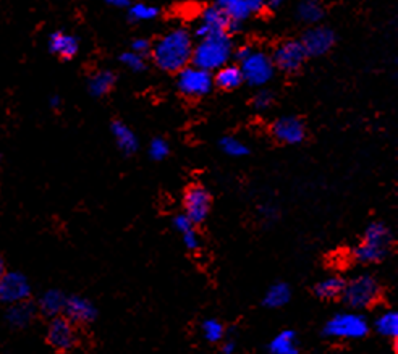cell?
Listing matches in <instances>:
<instances>
[{
    "instance_id": "1",
    "label": "cell",
    "mask_w": 398,
    "mask_h": 354,
    "mask_svg": "<svg viewBox=\"0 0 398 354\" xmlns=\"http://www.w3.org/2000/svg\"><path fill=\"white\" fill-rule=\"evenodd\" d=\"M193 47L191 33L184 28H175L153 44L150 57L159 70L178 73L184 67L191 65Z\"/></svg>"
},
{
    "instance_id": "2",
    "label": "cell",
    "mask_w": 398,
    "mask_h": 354,
    "mask_svg": "<svg viewBox=\"0 0 398 354\" xmlns=\"http://www.w3.org/2000/svg\"><path fill=\"white\" fill-rule=\"evenodd\" d=\"M233 55V41L228 33H214L198 39L193 47L191 65L206 71H217L227 65Z\"/></svg>"
},
{
    "instance_id": "3",
    "label": "cell",
    "mask_w": 398,
    "mask_h": 354,
    "mask_svg": "<svg viewBox=\"0 0 398 354\" xmlns=\"http://www.w3.org/2000/svg\"><path fill=\"white\" fill-rule=\"evenodd\" d=\"M392 246V233L382 222L369 223L363 240L353 249L354 259L361 264H376L388 254Z\"/></svg>"
},
{
    "instance_id": "4",
    "label": "cell",
    "mask_w": 398,
    "mask_h": 354,
    "mask_svg": "<svg viewBox=\"0 0 398 354\" xmlns=\"http://www.w3.org/2000/svg\"><path fill=\"white\" fill-rule=\"evenodd\" d=\"M379 298H381V286L372 275L363 274L349 281H345L342 299L354 310L371 308L377 303Z\"/></svg>"
},
{
    "instance_id": "5",
    "label": "cell",
    "mask_w": 398,
    "mask_h": 354,
    "mask_svg": "<svg viewBox=\"0 0 398 354\" xmlns=\"http://www.w3.org/2000/svg\"><path fill=\"white\" fill-rule=\"evenodd\" d=\"M369 332V322L363 314L352 312L335 314L327 320L324 327V335L335 339H359L364 338Z\"/></svg>"
},
{
    "instance_id": "6",
    "label": "cell",
    "mask_w": 398,
    "mask_h": 354,
    "mask_svg": "<svg viewBox=\"0 0 398 354\" xmlns=\"http://www.w3.org/2000/svg\"><path fill=\"white\" fill-rule=\"evenodd\" d=\"M238 67L241 70L243 81L254 87H264L275 73V67L269 53L256 51V48H251L250 53L241 58Z\"/></svg>"
},
{
    "instance_id": "7",
    "label": "cell",
    "mask_w": 398,
    "mask_h": 354,
    "mask_svg": "<svg viewBox=\"0 0 398 354\" xmlns=\"http://www.w3.org/2000/svg\"><path fill=\"white\" fill-rule=\"evenodd\" d=\"M177 87L187 97H204L212 91V73L194 65L184 67L177 73Z\"/></svg>"
},
{
    "instance_id": "8",
    "label": "cell",
    "mask_w": 398,
    "mask_h": 354,
    "mask_svg": "<svg viewBox=\"0 0 398 354\" xmlns=\"http://www.w3.org/2000/svg\"><path fill=\"white\" fill-rule=\"evenodd\" d=\"M272 63H274L275 68H279L280 71L284 73H296L300 71L303 65L308 60V55H306L303 46H301L300 41L296 39H288V41L280 42L279 46L275 47L274 53L270 55Z\"/></svg>"
},
{
    "instance_id": "9",
    "label": "cell",
    "mask_w": 398,
    "mask_h": 354,
    "mask_svg": "<svg viewBox=\"0 0 398 354\" xmlns=\"http://www.w3.org/2000/svg\"><path fill=\"white\" fill-rule=\"evenodd\" d=\"M212 206V196L202 184H191L183 194V209L184 215L191 220L194 225H199L206 220Z\"/></svg>"
},
{
    "instance_id": "10",
    "label": "cell",
    "mask_w": 398,
    "mask_h": 354,
    "mask_svg": "<svg viewBox=\"0 0 398 354\" xmlns=\"http://www.w3.org/2000/svg\"><path fill=\"white\" fill-rule=\"evenodd\" d=\"M270 134L275 141L282 144H301L306 139V125L300 116L295 115H285L277 118L274 123L270 125Z\"/></svg>"
},
{
    "instance_id": "11",
    "label": "cell",
    "mask_w": 398,
    "mask_h": 354,
    "mask_svg": "<svg viewBox=\"0 0 398 354\" xmlns=\"http://www.w3.org/2000/svg\"><path fill=\"white\" fill-rule=\"evenodd\" d=\"M31 294V285L26 276L19 272H5L0 276V301L5 304H17L28 301Z\"/></svg>"
},
{
    "instance_id": "12",
    "label": "cell",
    "mask_w": 398,
    "mask_h": 354,
    "mask_svg": "<svg viewBox=\"0 0 398 354\" xmlns=\"http://www.w3.org/2000/svg\"><path fill=\"white\" fill-rule=\"evenodd\" d=\"M300 42L308 58L322 57L335 46V33L325 26H311L300 39Z\"/></svg>"
},
{
    "instance_id": "13",
    "label": "cell",
    "mask_w": 398,
    "mask_h": 354,
    "mask_svg": "<svg viewBox=\"0 0 398 354\" xmlns=\"http://www.w3.org/2000/svg\"><path fill=\"white\" fill-rule=\"evenodd\" d=\"M236 29H240V28L235 26V24H233L230 19L223 15L220 8H217L216 5H212V7H207L202 10L201 21H199L198 26L194 28V37L202 39L214 33L230 34L233 31H236Z\"/></svg>"
},
{
    "instance_id": "14",
    "label": "cell",
    "mask_w": 398,
    "mask_h": 354,
    "mask_svg": "<svg viewBox=\"0 0 398 354\" xmlns=\"http://www.w3.org/2000/svg\"><path fill=\"white\" fill-rule=\"evenodd\" d=\"M47 339L58 351H68L76 343L75 324H71L67 317H53L47 328Z\"/></svg>"
},
{
    "instance_id": "15",
    "label": "cell",
    "mask_w": 398,
    "mask_h": 354,
    "mask_svg": "<svg viewBox=\"0 0 398 354\" xmlns=\"http://www.w3.org/2000/svg\"><path fill=\"white\" fill-rule=\"evenodd\" d=\"M49 52L62 60H71L80 52V39L67 31H53L47 39Z\"/></svg>"
},
{
    "instance_id": "16",
    "label": "cell",
    "mask_w": 398,
    "mask_h": 354,
    "mask_svg": "<svg viewBox=\"0 0 398 354\" xmlns=\"http://www.w3.org/2000/svg\"><path fill=\"white\" fill-rule=\"evenodd\" d=\"M63 314L71 324H89L97 317V309L89 299L83 296H70L65 301Z\"/></svg>"
},
{
    "instance_id": "17",
    "label": "cell",
    "mask_w": 398,
    "mask_h": 354,
    "mask_svg": "<svg viewBox=\"0 0 398 354\" xmlns=\"http://www.w3.org/2000/svg\"><path fill=\"white\" fill-rule=\"evenodd\" d=\"M110 133L114 136L116 148L121 154L133 155L139 149V139L133 130L130 128L125 121L115 120L110 125Z\"/></svg>"
},
{
    "instance_id": "18",
    "label": "cell",
    "mask_w": 398,
    "mask_h": 354,
    "mask_svg": "<svg viewBox=\"0 0 398 354\" xmlns=\"http://www.w3.org/2000/svg\"><path fill=\"white\" fill-rule=\"evenodd\" d=\"M212 81H214V86H217L218 89H223V91H233L245 82L243 81L240 67L232 65V63H227V65L218 68L217 71H214Z\"/></svg>"
},
{
    "instance_id": "19",
    "label": "cell",
    "mask_w": 398,
    "mask_h": 354,
    "mask_svg": "<svg viewBox=\"0 0 398 354\" xmlns=\"http://www.w3.org/2000/svg\"><path fill=\"white\" fill-rule=\"evenodd\" d=\"M116 82V76L114 71L110 70H99L96 73H92L87 80V92L96 99L99 97H104L109 94V92L114 89Z\"/></svg>"
},
{
    "instance_id": "20",
    "label": "cell",
    "mask_w": 398,
    "mask_h": 354,
    "mask_svg": "<svg viewBox=\"0 0 398 354\" xmlns=\"http://www.w3.org/2000/svg\"><path fill=\"white\" fill-rule=\"evenodd\" d=\"M216 7L220 8L223 15L238 28L251 17V10L248 7L246 0H216Z\"/></svg>"
},
{
    "instance_id": "21",
    "label": "cell",
    "mask_w": 398,
    "mask_h": 354,
    "mask_svg": "<svg viewBox=\"0 0 398 354\" xmlns=\"http://www.w3.org/2000/svg\"><path fill=\"white\" fill-rule=\"evenodd\" d=\"M67 296L60 290H49L39 298V310L47 317H58L65 309Z\"/></svg>"
},
{
    "instance_id": "22",
    "label": "cell",
    "mask_w": 398,
    "mask_h": 354,
    "mask_svg": "<svg viewBox=\"0 0 398 354\" xmlns=\"http://www.w3.org/2000/svg\"><path fill=\"white\" fill-rule=\"evenodd\" d=\"M270 354H298L300 343L293 330H284L269 343Z\"/></svg>"
},
{
    "instance_id": "23",
    "label": "cell",
    "mask_w": 398,
    "mask_h": 354,
    "mask_svg": "<svg viewBox=\"0 0 398 354\" xmlns=\"http://www.w3.org/2000/svg\"><path fill=\"white\" fill-rule=\"evenodd\" d=\"M34 314H36V308L28 301H23V303L10 304L7 310V320L13 327L23 328L33 322Z\"/></svg>"
},
{
    "instance_id": "24",
    "label": "cell",
    "mask_w": 398,
    "mask_h": 354,
    "mask_svg": "<svg viewBox=\"0 0 398 354\" xmlns=\"http://www.w3.org/2000/svg\"><path fill=\"white\" fill-rule=\"evenodd\" d=\"M345 288V280L340 276H329V278L320 280L314 286V294L320 299H337L342 298Z\"/></svg>"
},
{
    "instance_id": "25",
    "label": "cell",
    "mask_w": 398,
    "mask_h": 354,
    "mask_svg": "<svg viewBox=\"0 0 398 354\" xmlns=\"http://www.w3.org/2000/svg\"><path fill=\"white\" fill-rule=\"evenodd\" d=\"M291 299V288L288 283H284V281H279V283H274L269 290L266 291L264 296V304L267 308H284L285 304H288Z\"/></svg>"
},
{
    "instance_id": "26",
    "label": "cell",
    "mask_w": 398,
    "mask_h": 354,
    "mask_svg": "<svg viewBox=\"0 0 398 354\" xmlns=\"http://www.w3.org/2000/svg\"><path fill=\"white\" fill-rule=\"evenodd\" d=\"M377 333L382 337L397 339L398 338V312L397 310H383L382 314L377 315L376 322H374Z\"/></svg>"
},
{
    "instance_id": "27",
    "label": "cell",
    "mask_w": 398,
    "mask_h": 354,
    "mask_svg": "<svg viewBox=\"0 0 398 354\" xmlns=\"http://www.w3.org/2000/svg\"><path fill=\"white\" fill-rule=\"evenodd\" d=\"M296 17L303 23L315 26L324 17V8L319 0H303L296 8Z\"/></svg>"
},
{
    "instance_id": "28",
    "label": "cell",
    "mask_w": 398,
    "mask_h": 354,
    "mask_svg": "<svg viewBox=\"0 0 398 354\" xmlns=\"http://www.w3.org/2000/svg\"><path fill=\"white\" fill-rule=\"evenodd\" d=\"M218 148L223 154H227L228 157H245V155L250 154V148L243 143L241 139L235 138V136H223V138L218 141Z\"/></svg>"
},
{
    "instance_id": "29",
    "label": "cell",
    "mask_w": 398,
    "mask_h": 354,
    "mask_svg": "<svg viewBox=\"0 0 398 354\" xmlns=\"http://www.w3.org/2000/svg\"><path fill=\"white\" fill-rule=\"evenodd\" d=\"M159 15V10L148 3H133L128 7V17L131 21H150Z\"/></svg>"
},
{
    "instance_id": "30",
    "label": "cell",
    "mask_w": 398,
    "mask_h": 354,
    "mask_svg": "<svg viewBox=\"0 0 398 354\" xmlns=\"http://www.w3.org/2000/svg\"><path fill=\"white\" fill-rule=\"evenodd\" d=\"M201 332H202V337L206 338L207 342L216 343V342H220V339L223 338L225 328H223V325L218 322L217 319H207V320H204L201 325Z\"/></svg>"
},
{
    "instance_id": "31",
    "label": "cell",
    "mask_w": 398,
    "mask_h": 354,
    "mask_svg": "<svg viewBox=\"0 0 398 354\" xmlns=\"http://www.w3.org/2000/svg\"><path fill=\"white\" fill-rule=\"evenodd\" d=\"M119 60H120V63H123V65L128 68V70L135 71V73L144 71L146 67H148L146 57H141V55H138V53H135L131 51H126L123 53H120Z\"/></svg>"
},
{
    "instance_id": "32",
    "label": "cell",
    "mask_w": 398,
    "mask_h": 354,
    "mask_svg": "<svg viewBox=\"0 0 398 354\" xmlns=\"http://www.w3.org/2000/svg\"><path fill=\"white\" fill-rule=\"evenodd\" d=\"M149 157L155 160V162H160V160L167 159L168 154H170V144L167 143V139L160 138H154L153 141L149 143Z\"/></svg>"
},
{
    "instance_id": "33",
    "label": "cell",
    "mask_w": 398,
    "mask_h": 354,
    "mask_svg": "<svg viewBox=\"0 0 398 354\" xmlns=\"http://www.w3.org/2000/svg\"><path fill=\"white\" fill-rule=\"evenodd\" d=\"M272 104H274V94H272V91L264 89V87H261V89L256 92L254 99H252V105H254V109L261 110V112L270 109Z\"/></svg>"
},
{
    "instance_id": "34",
    "label": "cell",
    "mask_w": 398,
    "mask_h": 354,
    "mask_svg": "<svg viewBox=\"0 0 398 354\" xmlns=\"http://www.w3.org/2000/svg\"><path fill=\"white\" fill-rule=\"evenodd\" d=\"M150 48H153V42L146 37H138L131 42V52L138 53L141 57H148L150 55Z\"/></svg>"
},
{
    "instance_id": "35",
    "label": "cell",
    "mask_w": 398,
    "mask_h": 354,
    "mask_svg": "<svg viewBox=\"0 0 398 354\" xmlns=\"http://www.w3.org/2000/svg\"><path fill=\"white\" fill-rule=\"evenodd\" d=\"M182 240H183L184 247H187L188 251H196L199 249V246H201V241H199V236L194 228L182 233Z\"/></svg>"
},
{
    "instance_id": "36",
    "label": "cell",
    "mask_w": 398,
    "mask_h": 354,
    "mask_svg": "<svg viewBox=\"0 0 398 354\" xmlns=\"http://www.w3.org/2000/svg\"><path fill=\"white\" fill-rule=\"evenodd\" d=\"M173 227H175V230L182 235V233L191 230V228H194L196 225H194V223L189 220L184 213H178V215L173 217Z\"/></svg>"
},
{
    "instance_id": "37",
    "label": "cell",
    "mask_w": 398,
    "mask_h": 354,
    "mask_svg": "<svg viewBox=\"0 0 398 354\" xmlns=\"http://www.w3.org/2000/svg\"><path fill=\"white\" fill-rule=\"evenodd\" d=\"M259 211H261L262 218L267 222H274L277 218V207L274 206V204H262Z\"/></svg>"
},
{
    "instance_id": "38",
    "label": "cell",
    "mask_w": 398,
    "mask_h": 354,
    "mask_svg": "<svg viewBox=\"0 0 398 354\" xmlns=\"http://www.w3.org/2000/svg\"><path fill=\"white\" fill-rule=\"evenodd\" d=\"M246 3L251 10V15L259 13L266 8V0H246Z\"/></svg>"
},
{
    "instance_id": "39",
    "label": "cell",
    "mask_w": 398,
    "mask_h": 354,
    "mask_svg": "<svg viewBox=\"0 0 398 354\" xmlns=\"http://www.w3.org/2000/svg\"><path fill=\"white\" fill-rule=\"evenodd\" d=\"M235 351H236V343L233 342V339H227V342H223L222 344L223 354H235Z\"/></svg>"
},
{
    "instance_id": "40",
    "label": "cell",
    "mask_w": 398,
    "mask_h": 354,
    "mask_svg": "<svg viewBox=\"0 0 398 354\" xmlns=\"http://www.w3.org/2000/svg\"><path fill=\"white\" fill-rule=\"evenodd\" d=\"M105 3H109L110 7L115 8H128L131 5L130 0H105Z\"/></svg>"
},
{
    "instance_id": "41",
    "label": "cell",
    "mask_w": 398,
    "mask_h": 354,
    "mask_svg": "<svg viewBox=\"0 0 398 354\" xmlns=\"http://www.w3.org/2000/svg\"><path fill=\"white\" fill-rule=\"evenodd\" d=\"M49 105H51L53 110H57L58 107L62 105V97L60 96H52L51 99H49Z\"/></svg>"
},
{
    "instance_id": "42",
    "label": "cell",
    "mask_w": 398,
    "mask_h": 354,
    "mask_svg": "<svg viewBox=\"0 0 398 354\" xmlns=\"http://www.w3.org/2000/svg\"><path fill=\"white\" fill-rule=\"evenodd\" d=\"M282 3H284V0H269V2H266V7L270 10H279Z\"/></svg>"
},
{
    "instance_id": "43",
    "label": "cell",
    "mask_w": 398,
    "mask_h": 354,
    "mask_svg": "<svg viewBox=\"0 0 398 354\" xmlns=\"http://www.w3.org/2000/svg\"><path fill=\"white\" fill-rule=\"evenodd\" d=\"M5 274V267H3V259H2V256H0V276H2Z\"/></svg>"
}]
</instances>
